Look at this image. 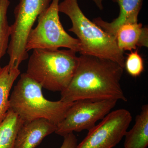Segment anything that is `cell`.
<instances>
[{
    "label": "cell",
    "mask_w": 148,
    "mask_h": 148,
    "mask_svg": "<svg viewBox=\"0 0 148 148\" xmlns=\"http://www.w3.org/2000/svg\"><path fill=\"white\" fill-rule=\"evenodd\" d=\"M119 48L124 52L138 47H148V29L141 23H127L121 26L115 35Z\"/></svg>",
    "instance_id": "cell-11"
},
{
    "label": "cell",
    "mask_w": 148,
    "mask_h": 148,
    "mask_svg": "<svg viewBox=\"0 0 148 148\" xmlns=\"http://www.w3.org/2000/svg\"><path fill=\"white\" fill-rule=\"evenodd\" d=\"M95 4L96 6L100 10H102L103 9V0H90Z\"/></svg>",
    "instance_id": "cell-18"
},
{
    "label": "cell",
    "mask_w": 148,
    "mask_h": 148,
    "mask_svg": "<svg viewBox=\"0 0 148 148\" xmlns=\"http://www.w3.org/2000/svg\"><path fill=\"white\" fill-rule=\"evenodd\" d=\"M52 0H19L14 11V22L10 26V40L7 52L10 69L17 68L29 57L27 39L39 16L50 5Z\"/></svg>",
    "instance_id": "cell-6"
},
{
    "label": "cell",
    "mask_w": 148,
    "mask_h": 148,
    "mask_svg": "<svg viewBox=\"0 0 148 148\" xmlns=\"http://www.w3.org/2000/svg\"><path fill=\"white\" fill-rule=\"evenodd\" d=\"M42 88L27 73L21 74L10 96L9 110L24 123L43 119L57 125L73 103L48 100L43 95Z\"/></svg>",
    "instance_id": "cell-2"
},
{
    "label": "cell",
    "mask_w": 148,
    "mask_h": 148,
    "mask_svg": "<svg viewBox=\"0 0 148 148\" xmlns=\"http://www.w3.org/2000/svg\"><path fill=\"white\" fill-rule=\"evenodd\" d=\"M59 1L52 0L49 7L38 17V24L32 29L27 39V52L38 49H56L65 47L80 52V42L69 35L60 21Z\"/></svg>",
    "instance_id": "cell-5"
},
{
    "label": "cell",
    "mask_w": 148,
    "mask_h": 148,
    "mask_svg": "<svg viewBox=\"0 0 148 148\" xmlns=\"http://www.w3.org/2000/svg\"><path fill=\"white\" fill-rule=\"evenodd\" d=\"M9 0H0V72L2 68L1 60L7 51L10 36V26L8 20V10Z\"/></svg>",
    "instance_id": "cell-15"
},
{
    "label": "cell",
    "mask_w": 148,
    "mask_h": 148,
    "mask_svg": "<svg viewBox=\"0 0 148 148\" xmlns=\"http://www.w3.org/2000/svg\"><path fill=\"white\" fill-rule=\"evenodd\" d=\"M64 140L60 148H76L77 145V140L73 132L64 136Z\"/></svg>",
    "instance_id": "cell-17"
},
{
    "label": "cell",
    "mask_w": 148,
    "mask_h": 148,
    "mask_svg": "<svg viewBox=\"0 0 148 148\" xmlns=\"http://www.w3.org/2000/svg\"><path fill=\"white\" fill-rule=\"evenodd\" d=\"M58 10L71 21L69 32L74 33L80 42V54L94 56L109 59L124 68V52L119 48L115 37L109 34L86 17L77 0H64L58 5Z\"/></svg>",
    "instance_id": "cell-3"
},
{
    "label": "cell",
    "mask_w": 148,
    "mask_h": 148,
    "mask_svg": "<svg viewBox=\"0 0 148 148\" xmlns=\"http://www.w3.org/2000/svg\"><path fill=\"white\" fill-rule=\"evenodd\" d=\"M76 53L70 49H34L26 73L47 90L62 92L69 86L78 65Z\"/></svg>",
    "instance_id": "cell-4"
},
{
    "label": "cell",
    "mask_w": 148,
    "mask_h": 148,
    "mask_svg": "<svg viewBox=\"0 0 148 148\" xmlns=\"http://www.w3.org/2000/svg\"><path fill=\"white\" fill-rule=\"evenodd\" d=\"M116 100L92 101L79 100L73 103L64 120L57 125L55 132L63 136L74 132L89 130L96 122L102 119L116 105Z\"/></svg>",
    "instance_id": "cell-7"
},
{
    "label": "cell",
    "mask_w": 148,
    "mask_h": 148,
    "mask_svg": "<svg viewBox=\"0 0 148 148\" xmlns=\"http://www.w3.org/2000/svg\"><path fill=\"white\" fill-rule=\"evenodd\" d=\"M124 68L116 62L94 56L81 54L71 82L61 92L60 100H119L126 102L120 84Z\"/></svg>",
    "instance_id": "cell-1"
},
{
    "label": "cell",
    "mask_w": 148,
    "mask_h": 148,
    "mask_svg": "<svg viewBox=\"0 0 148 148\" xmlns=\"http://www.w3.org/2000/svg\"><path fill=\"white\" fill-rule=\"evenodd\" d=\"M129 111L124 109L110 112L95 125L76 148H112L121 141L132 121Z\"/></svg>",
    "instance_id": "cell-8"
},
{
    "label": "cell",
    "mask_w": 148,
    "mask_h": 148,
    "mask_svg": "<svg viewBox=\"0 0 148 148\" xmlns=\"http://www.w3.org/2000/svg\"><path fill=\"white\" fill-rule=\"evenodd\" d=\"M57 125L45 119L24 123L17 133L14 148H35L47 136L55 132Z\"/></svg>",
    "instance_id": "cell-9"
},
{
    "label": "cell",
    "mask_w": 148,
    "mask_h": 148,
    "mask_svg": "<svg viewBox=\"0 0 148 148\" xmlns=\"http://www.w3.org/2000/svg\"><path fill=\"white\" fill-rule=\"evenodd\" d=\"M124 68L131 76H139L144 70V61L138 52V49L132 51L128 54L127 59L125 61Z\"/></svg>",
    "instance_id": "cell-16"
},
{
    "label": "cell",
    "mask_w": 148,
    "mask_h": 148,
    "mask_svg": "<svg viewBox=\"0 0 148 148\" xmlns=\"http://www.w3.org/2000/svg\"><path fill=\"white\" fill-rule=\"evenodd\" d=\"M124 148H147L148 146V105L143 106L135 124L125 135Z\"/></svg>",
    "instance_id": "cell-12"
},
{
    "label": "cell",
    "mask_w": 148,
    "mask_h": 148,
    "mask_svg": "<svg viewBox=\"0 0 148 148\" xmlns=\"http://www.w3.org/2000/svg\"><path fill=\"white\" fill-rule=\"evenodd\" d=\"M24 123L15 113L9 110L0 123V148H14L17 133Z\"/></svg>",
    "instance_id": "cell-14"
},
{
    "label": "cell",
    "mask_w": 148,
    "mask_h": 148,
    "mask_svg": "<svg viewBox=\"0 0 148 148\" xmlns=\"http://www.w3.org/2000/svg\"><path fill=\"white\" fill-rule=\"evenodd\" d=\"M119 7V13L116 18L111 22L104 21L101 17L94 18V23L104 32L115 37L120 27L127 23L138 22V16L143 0H112Z\"/></svg>",
    "instance_id": "cell-10"
},
{
    "label": "cell",
    "mask_w": 148,
    "mask_h": 148,
    "mask_svg": "<svg viewBox=\"0 0 148 148\" xmlns=\"http://www.w3.org/2000/svg\"><path fill=\"white\" fill-rule=\"evenodd\" d=\"M20 73L18 69H10L8 65L0 72V123L9 110L10 90Z\"/></svg>",
    "instance_id": "cell-13"
}]
</instances>
